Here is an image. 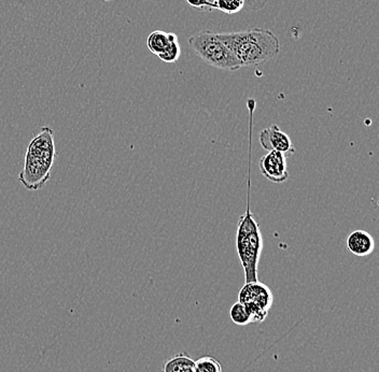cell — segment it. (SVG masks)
Returning <instances> with one entry per match:
<instances>
[{
	"instance_id": "cell-1",
	"label": "cell",
	"mask_w": 379,
	"mask_h": 372,
	"mask_svg": "<svg viewBox=\"0 0 379 372\" xmlns=\"http://www.w3.org/2000/svg\"><path fill=\"white\" fill-rule=\"evenodd\" d=\"M216 35L240 59L244 67L261 65L280 54V40L268 29L252 28L248 31Z\"/></svg>"
},
{
	"instance_id": "cell-2",
	"label": "cell",
	"mask_w": 379,
	"mask_h": 372,
	"mask_svg": "<svg viewBox=\"0 0 379 372\" xmlns=\"http://www.w3.org/2000/svg\"><path fill=\"white\" fill-rule=\"evenodd\" d=\"M238 257L244 268V282L259 281L258 267L261 253L263 250V237L256 220L250 211L249 196L244 215L240 217L236 236Z\"/></svg>"
},
{
	"instance_id": "cell-3",
	"label": "cell",
	"mask_w": 379,
	"mask_h": 372,
	"mask_svg": "<svg viewBox=\"0 0 379 372\" xmlns=\"http://www.w3.org/2000/svg\"><path fill=\"white\" fill-rule=\"evenodd\" d=\"M188 45L198 57L216 69L236 73L244 67L240 59L219 39L218 35L214 31H198L188 38Z\"/></svg>"
},
{
	"instance_id": "cell-4",
	"label": "cell",
	"mask_w": 379,
	"mask_h": 372,
	"mask_svg": "<svg viewBox=\"0 0 379 372\" xmlns=\"http://www.w3.org/2000/svg\"><path fill=\"white\" fill-rule=\"evenodd\" d=\"M238 301L246 307L251 317V324L262 323L268 317L274 303L270 287L261 282L244 283L238 294Z\"/></svg>"
},
{
	"instance_id": "cell-5",
	"label": "cell",
	"mask_w": 379,
	"mask_h": 372,
	"mask_svg": "<svg viewBox=\"0 0 379 372\" xmlns=\"http://www.w3.org/2000/svg\"><path fill=\"white\" fill-rule=\"evenodd\" d=\"M51 175V167L35 159L29 154H26L25 165L19 180L28 191H38L42 189Z\"/></svg>"
},
{
	"instance_id": "cell-6",
	"label": "cell",
	"mask_w": 379,
	"mask_h": 372,
	"mask_svg": "<svg viewBox=\"0 0 379 372\" xmlns=\"http://www.w3.org/2000/svg\"><path fill=\"white\" fill-rule=\"evenodd\" d=\"M259 142L261 147L268 152H280L287 157L296 153V148L294 147L291 138L277 125L270 126L261 131Z\"/></svg>"
},
{
	"instance_id": "cell-7",
	"label": "cell",
	"mask_w": 379,
	"mask_h": 372,
	"mask_svg": "<svg viewBox=\"0 0 379 372\" xmlns=\"http://www.w3.org/2000/svg\"><path fill=\"white\" fill-rule=\"evenodd\" d=\"M260 171L273 183H284L288 180L287 156L277 151H270L259 162Z\"/></svg>"
},
{
	"instance_id": "cell-8",
	"label": "cell",
	"mask_w": 379,
	"mask_h": 372,
	"mask_svg": "<svg viewBox=\"0 0 379 372\" xmlns=\"http://www.w3.org/2000/svg\"><path fill=\"white\" fill-rule=\"evenodd\" d=\"M53 135L51 128H42L41 131L32 140L27 149V154L51 168L56 156Z\"/></svg>"
},
{
	"instance_id": "cell-9",
	"label": "cell",
	"mask_w": 379,
	"mask_h": 372,
	"mask_svg": "<svg viewBox=\"0 0 379 372\" xmlns=\"http://www.w3.org/2000/svg\"><path fill=\"white\" fill-rule=\"evenodd\" d=\"M347 249L354 255L366 257L374 252V238L370 233L362 229L352 231L347 238Z\"/></svg>"
},
{
	"instance_id": "cell-10",
	"label": "cell",
	"mask_w": 379,
	"mask_h": 372,
	"mask_svg": "<svg viewBox=\"0 0 379 372\" xmlns=\"http://www.w3.org/2000/svg\"><path fill=\"white\" fill-rule=\"evenodd\" d=\"M177 37L176 34L167 33V31H154L150 34L149 37L147 39L148 49L150 50L151 53L154 55H160L165 51L166 48L170 45L172 40Z\"/></svg>"
},
{
	"instance_id": "cell-11",
	"label": "cell",
	"mask_w": 379,
	"mask_h": 372,
	"mask_svg": "<svg viewBox=\"0 0 379 372\" xmlns=\"http://www.w3.org/2000/svg\"><path fill=\"white\" fill-rule=\"evenodd\" d=\"M188 366H194V361L188 354L181 352L172 356L163 364L162 372H180Z\"/></svg>"
},
{
	"instance_id": "cell-12",
	"label": "cell",
	"mask_w": 379,
	"mask_h": 372,
	"mask_svg": "<svg viewBox=\"0 0 379 372\" xmlns=\"http://www.w3.org/2000/svg\"><path fill=\"white\" fill-rule=\"evenodd\" d=\"M230 317L233 323L238 326H246L251 324V317L242 303H234L230 309Z\"/></svg>"
},
{
	"instance_id": "cell-13",
	"label": "cell",
	"mask_w": 379,
	"mask_h": 372,
	"mask_svg": "<svg viewBox=\"0 0 379 372\" xmlns=\"http://www.w3.org/2000/svg\"><path fill=\"white\" fill-rule=\"evenodd\" d=\"M195 372H223L221 364L212 356H204L194 362Z\"/></svg>"
},
{
	"instance_id": "cell-14",
	"label": "cell",
	"mask_w": 379,
	"mask_h": 372,
	"mask_svg": "<svg viewBox=\"0 0 379 372\" xmlns=\"http://www.w3.org/2000/svg\"><path fill=\"white\" fill-rule=\"evenodd\" d=\"M180 55H181V48H180L178 37H176L174 40H172L165 51L158 55V57L164 63L172 64L176 63L179 59Z\"/></svg>"
},
{
	"instance_id": "cell-15",
	"label": "cell",
	"mask_w": 379,
	"mask_h": 372,
	"mask_svg": "<svg viewBox=\"0 0 379 372\" xmlns=\"http://www.w3.org/2000/svg\"><path fill=\"white\" fill-rule=\"evenodd\" d=\"M216 8L226 14H235L244 9V0H214Z\"/></svg>"
},
{
	"instance_id": "cell-16",
	"label": "cell",
	"mask_w": 379,
	"mask_h": 372,
	"mask_svg": "<svg viewBox=\"0 0 379 372\" xmlns=\"http://www.w3.org/2000/svg\"><path fill=\"white\" fill-rule=\"evenodd\" d=\"M270 0H244V9L248 11H260L264 9Z\"/></svg>"
},
{
	"instance_id": "cell-17",
	"label": "cell",
	"mask_w": 379,
	"mask_h": 372,
	"mask_svg": "<svg viewBox=\"0 0 379 372\" xmlns=\"http://www.w3.org/2000/svg\"><path fill=\"white\" fill-rule=\"evenodd\" d=\"M186 3L191 7L196 8V9L200 10V11H212L216 9L212 3H210L208 0H186Z\"/></svg>"
},
{
	"instance_id": "cell-18",
	"label": "cell",
	"mask_w": 379,
	"mask_h": 372,
	"mask_svg": "<svg viewBox=\"0 0 379 372\" xmlns=\"http://www.w3.org/2000/svg\"><path fill=\"white\" fill-rule=\"evenodd\" d=\"M180 372H195L194 371V366H188V367L184 368Z\"/></svg>"
},
{
	"instance_id": "cell-19",
	"label": "cell",
	"mask_w": 379,
	"mask_h": 372,
	"mask_svg": "<svg viewBox=\"0 0 379 372\" xmlns=\"http://www.w3.org/2000/svg\"><path fill=\"white\" fill-rule=\"evenodd\" d=\"M208 1H209L210 3H212V5H214V7H216V5H214V0H208Z\"/></svg>"
},
{
	"instance_id": "cell-20",
	"label": "cell",
	"mask_w": 379,
	"mask_h": 372,
	"mask_svg": "<svg viewBox=\"0 0 379 372\" xmlns=\"http://www.w3.org/2000/svg\"><path fill=\"white\" fill-rule=\"evenodd\" d=\"M105 1H111V0H105Z\"/></svg>"
}]
</instances>
